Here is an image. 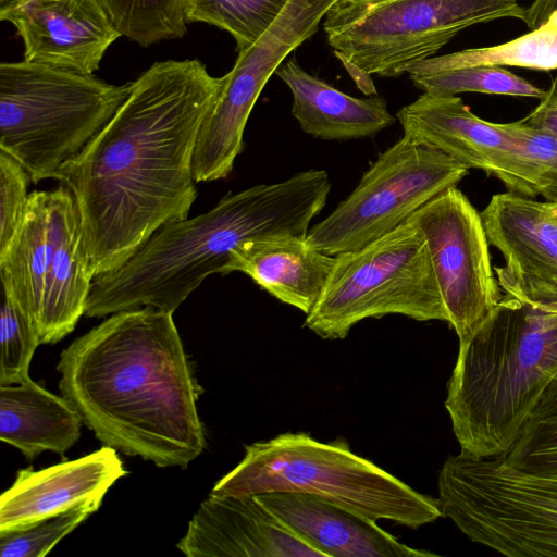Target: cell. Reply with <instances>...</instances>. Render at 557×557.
Listing matches in <instances>:
<instances>
[{
  "instance_id": "1",
  "label": "cell",
  "mask_w": 557,
  "mask_h": 557,
  "mask_svg": "<svg viewBox=\"0 0 557 557\" xmlns=\"http://www.w3.org/2000/svg\"><path fill=\"white\" fill-rule=\"evenodd\" d=\"M223 85L197 60L153 63L52 178L73 194L95 277L120 268L197 198L193 154Z\"/></svg>"
},
{
  "instance_id": "2",
  "label": "cell",
  "mask_w": 557,
  "mask_h": 557,
  "mask_svg": "<svg viewBox=\"0 0 557 557\" xmlns=\"http://www.w3.org/2000/svg\"><path fill=\"white\" fill-rule=\"evenodd\" d=\"M57 370L62 396L103 445L161 468L185 469L203 451L201 388L173 313H113L67 346Z\"/></svg>"
},
{
  "instance_id": "3",
  "label": "cell",
  "mask_w": 557,
  "mask_h": 557,
  "mask_svg": "<svg viewBox=\"0 0 557 557\" xmlns=\"http://www.w3.org/2000/svg\"><path fill=\"white\" fill-rule=\"evenodd\" d=\"M324 170H306L272 184L226 194L212 209L162 225L120 268L94 278L85 315L151 307L174 313L206 277L224 275L230 253L246 242L307 237L326 205Z\"/></svg>"
},
{
  "instance_id": "4",
  "label": "cell",
  "mask_w": 557,
  "mask_h": 557,
  "mask_svg": "<svg viewBox=\"0 0 557 557\" xmlns=\"http://www.w3.org/2000/svg\"><path fill=\"white\" fill-rule=\"evenodd\" d=\"M557 374V306L503 298L459 345L445 407L460 451L504 455Z\"/></svg>"
},
{
  "instance_id": "5",
  "label": "cell",
  "mask_w": 557,
  "mask_h": 557,
  "mask_svg": "<svg viewBox=\"0 0 557 557\" xmlns=\"http://www.w3.org/2000/svg\"><path fill=\"white\" fill-rule=\"evenodd\" d=\"M297 492L324 498L372 521L418 529L443 517L438 498L421 494L338 438L287 432L245 445V456L211 494Z\"/></svg>"
},
{
  "instance_id": "6",
  "label": "cell",
  "mask_w": 557,
  "mask_h": 557,
  "mask_svg": "<svg viewBox=\"0 0 557 557\" xmlns=\"http://www.w3.org/2000/svg\"><path fill=\"white\" fill-rule=\"evenodd\" d=\"M132 83L109 84L39 63L0 64V149L16 159L32 183L52 178L109 123Z\"/></svg>"
},
{
  "instance_id": "7",
  "label": "cell",
  "mask_w": 557,
  "mask_h": 557,
  "mask_svg": "<svg viewBox=\"0 0 557 557\" xmlns=\"http://www.w3.org/2000/svg\"><path fill=\"white\" fill-rule=\"evenodd\" d=\"M0 277L33 320L40 344L58 343L75 329L95 274L67 187L29 194L23 222L0 256Z\"/></svg>"
},
{
  "instance_id": "8",
  "label": "cell",
  "mask_w": 557,
  "mask_h": 557,
  "mask_svg": "<svg viewBox=\"0 0 557 557\" xmlns=\"http://www.w3.org/2000/svg\"><path fill=\"white\" fill-rule=\"evenodd\" d=\"M524 15L517 0H338L323 29L339 61L399 77L470 26Z\"/></svg>"
},
{
  "instance_id": "9",
  "label": "cell",
  "mask_w": 557,
  "mask_h": 557,
  "mask_svg": "<svg viewBox=\"0 0 557 557\" xmlns=\"http://www.w3.org/2000/svg\"><path fill=\"white\" fill-rule=\"evenodd\" d=\"M387 314L447 322L425 240L409 221L359 249L336 255L304 325L322 338L343 339L360 321Z\"/></svg>"
},
{
  "instance_id": "10",
  "label": "cell",
  "mask_w": 557,
  "mask_h": 557,
  "mask_svg": "<svg viewBox=\"0 0 557 557\" xmlns=\"http://www.w3.org/2000/svg\"><path fill=\"white\" fill-rule=\"evenodd\" d=\"M437 486L443 516L471 541L510 557L557 556V478L460 451L444 461Z\"/></svg>"
},
{
  "instance_id": "11",
  "label": "cell",
  "mask_w": 557,
  "mask_h": 557,
  "mask_svg": "<svg viewBox=\"0 0 557 557\" xmlns=\"http://www.w3.org/2000/svg\"><path fill=\"white\" fill-rule=\"evenodd\" d=\"M468 172L443 152L403 136L379 154L349 196L309 228L306 239L330 256L359 249L457 186Z\"/></svg>"
},
{
  "instance_id": "12",
  "label": "cell",
  "mask_w": 557,
  "mask_h": 557,
  "mask_svg": "<svg viewBox=\"0 0 557 557\" xmlns=\"http://www.w3.org/2000/svg\"><path fill=\"white\" fill-rule=\"evenodd\" d=\"M407 221L425 240L447 323L463 344L503 298L481 212L455 186Z\"/></svg>"
},
{
  "instance_id": "13",
  "label": "cell",
  "mask_w": 557,
  "mask_h": 557,
  "mask_svg": "<svg viewBox=\"0 0 557 557\" xmlns=\"http://www.w3.org/2000/svg\"><path fill=\"white\" fill-rule=\"evenodd\" d=\"M338 0H288L273 24L223 76L219 96L199 131L193 160L201 171L227 176L243 150L244 131L269 78L285 58L311 38Z\"/></svg>"
},
{
  "instance_id": "14",
  "label": "cell",
  "mask_w": 557,
  "mask_h": 557,
  "mask_svg": "<svg viewBox=\"0 0 557 557\" xmlns=\"http://www.w3.org/2000/svg\"><path fill=\"white\" fill-rule=\"evenodd\" d=\"M396 119L410 141L494 175L508 191L539 195L535 169L515 137L502 123L476 116L460 97L423 92Z\"/></svg>"
},
{
  "instance_id": "15",
  "label": "cell",
  "mask_w": 557,
  "mask_h": 557,
  "mask_svg": "<svg viewBox=\"0 0 557 557\" xmlns=\"http://www.w3.org/2000/svg\"><path fill=\"white\" fill-rule=\"evenodd\" d=\"M490 245L504 257L494 268L505 294L534 306H557L555 205L512 191L494 195L481 212Z\"/></svg>"
},
{
  "instance_id": "16",
  "label": "cell",
  "mask_w": 557,
  "mask_h": 557,
  "mask_svg": "<svg viewBox=\"0 0 557 557\" xmlns=\"http://www.w3.org/2000/svg\"><path fill=\"white\" fill-rule=\"evenodd\" d=\"M0 20L16 28L24 60L82 74L121 37L98 0H17Z\"/></svg>"
},
{
  "instance_id": "17",
  "label": "cell",
  "mask_w": 557,
  "mask_h": 557,
  "mask_svg": "<svg viewBox=\"0 0 557 557\" xmlns=\"http://www.w3.org/2000/svg\"><path fill=\"white\" fill-rule=\"evenodd\" d=\"M176 547L188 557H326L256 495L210 493Z\"/></svg>"
},
{
  "instance_id": "18",
  "label": "cell",
  "mask_w": 557,
  "mask_h": 557,
  "mask_svg": "<svg viewBox=\"0 0 557 557\" xmlns=\"http://www.w3.org/2000/svg\"><path fill=\"white\" fill-rule=\"evenodd\" d=\"M127 473L116 449L107 445L44 469H21L0 497V535L28 529L86 500L103 498Z\"/></svg>"
},
{
  "instance_id": "19",
  "label": "cell",
  "mask_w": 557,
  "mask_h": 557,
  "mask_svg": "<svg viewBox=\"0 0 557 557\" xmlns=\"http://www.w3.org/2000/svg\"><path fill=\"white\" fill-rule=\"evenodd\" d=\"M256 496L285 525L326 557L436 556L399 542L375 521L319 496L297 492Z\"/></svg>"
},
{
  "instance_id": "20",
  "label": "cell",
  "mask_w": 557,
  "mask_h": 557,
  "mask_svg": "<svg viewBox=\"0 0 557 557\" xmlns=\"http://www.w3.org/2000/svg\"><path fill=\"white\" fill-rule=\"evenodd\" d=\"M335 256L299 236L250 240L230 253L224 275L238 271L271 296L306 315L314 308L331 275Z\"/></svg>"
},
{
  "instance_id": "21",
  "label": "cell",
  "mask_w": 557,
  "mask_h": 557,
  "mask_svg": "<svg viewBox=\"0 0 557 557\" xmlns=\"http://www.w3.org/2000/svg\"><path fill=\"white\" fill-rule=\"evenodd\" d=\"M275 74L292 92L293 116L300 128L314 138L350 140L372 137L396 121L383 97L349 96L309 74L295 60L282 64Z\"/></svg>"
},
{
  "instance_id": "22",
  "label": "cell",
  "mask_w": 557,
  "mask_h": 557,
  "mask_svg": "<svg viewBox=\"0 0 557 557\" xmlns=\"http://www.w3.org/2000/svg\"><path fill=\"white\" fill-rule=\"evenodd\" d=\"M82 423L67 399L30 377L0 385V438L29 460L47 450L63 455L78 441Z\"/></svg>"
},
{
  "instance_id": "23",
  "label": "cell",
  "mask_w": 557,
  "mask_h": 557,
  "mask_svg": "<svg viewBox=\"0 0 557 557\" xmlns=\"http://www.w3.org/2000/svg\"><path fill=\"white\" fill-rule=\"evenodd\" d=\"M504 65L540 71L557 70V12L541 27L508 42L431 57L411 66L425 71H442Z\"/></svg>"
},
{
  "instance_id": "24",
  "label": "cell",
  "mask_w": 557,
  "mask_h": 557,
  "mask_svg": "<svg viewBox=\"0 0 557 557\" xmlns=\"http://www.w3.org/2000/svg\"><path fill=\"white\" fill-rule=\"evenodd\" d=\"M500 461L517 471L557 478V374L550 380Z\"/></svg>"
},
{
  "instance_id": "25",
  "label": "cell",
  "mask_w": 557,
  "mask_h": 557,
  "mask_svg": "<svg viewBox=\"0 0 557 557\" xmlns=\"http://www.w3.org/2000/svg\"><path fill=\"white\" fill-rule=\"evenodd\" d=\"M413 85L440 96L482 92L543 99L546 91L500 66H467L442 71H425L410 66L407 71Z\"/></svg>"
},
{
  "instance_id": "26",
  "label": "cell",
  "mask_w": 557,
  "mask_h": 557,
  "mask_svg": "<svg viewBox=\"0 0 557 557\" xmlns=\"http://www.w3.org/2000/svg\"><path fill=\"white\" fill-rule=\"evenodd\" d=\"M288 0H184L187 23H207L226 30L237 52L255 44Z\"/></svg>"
},
{
  "instance_id": "27",
  "label": "cell",
  "mask_w": 557,
  "mask_h": 557,
  "mask_svg": "<svg viewBox=\"0 0 557 557\" xmlns=\"http://www.w3.org/2000/svg\"><path fill=\"white\" fill-rule=\"evenodd\" d=\"M121 36L148 47L186 34L184 0H98Z\"/></svg>"
},
{
  "instance_id": "28",
  "label": "cell",
  "mask_w": 557,
  "mask_h": 557,
  "mask_svg": "<svg viewBox=\"0 0 557 557\" xmlns=\"http://www.w3.org/2000/svg\"><path fill=\"white\" fill-rule=\"evenodd\" d=\"M40 345L28 313L4 289L0 312V385L18 384L29 379V366Z\"/></svg>"
},
{
  "instance_id": "29",
  "label": "cell",
  "mask_w": 557,
  "mask_h": 557,
  "mask_svg": "<svg viewBox=\"0 0 557 557\" xmlns=\"http://www.w3.org/2000/svg\"><path fill=\"white\" fill-rule=\"evenodd\" d=\"M103 498L97 497L35 525L0 535L2 557H42L63 537L96 512Z\"/></svg>"
},
{
  "instance_id": "30",
  "label": "cell",
  "mask_w": 557,
  "mask_h": 557,
  "mask_svg": "<svg viewBox=\"0 0 557 557\" xmlns=\"http://www.w3.org/2000/svg\"><path fill=\"white\" fill-rule=\"evenodd\" d=\"M29 182L26 169L0 149V256L8 250L23 222Z\"/></svg>"
},
{
  "instance_id": "31",
  "label": "cell",
  "mask_w": 557,
  "mask_h": 557,
  "mask_svg": "<svg viewBox=\"0 0 557 557\" xmlns=\"http://www.w3.org/2000/svg\"><path fill=\"white\" fill-rule=\"evenodd\" d=\"M502 125L534 165L539 195L557 206V136L532 128L521 121Z\"/></svg>"
},
{
  "instance_id": "32",
  "label": "cell",
  "mask_w": 557,
  "mask_h": 557,
  "mask_svg": "<svg viewBox=\"0 0 557 557\" xmlns=\"http://www.w3.org/2000/svg\"><path fill=\"white\" fill-rule=\"evenodd\" d=\"M520 121L532 128L557 136V76L540 104Z\"/></svg>"
},
{
  "instance_id": "33",
  "label": "cell",
  "mask_w": 557,
  "mask_h": 557,
  "mask_svg": "<svg viewBox=\"0 0 557 557\" xmlns=\"http://www.w3.org/2000/svg\"><path fill=\"white\" fill-rule=\"evenodd\" d=\"M555 12H557V0H534L525 9L523 22L533 30L545 24Z\"/></svg>"
},
{
  "instance_id": "34",
  "label": "cell",
  "mask_w": 557,
  "mask_h": 557,
  "mask_svg": "<svg viewBox=\"0 0 557 557\" xmlns=\"http://www.w3.org/2000/svg\"><path fill=\"white\" fill-rule=\"evenodd\" d=\"M341 62L347 70L350 77L356 83L357 87L366 96L376 95V89H375L374 83H373L370 74H367L366 72L359 70L357 66H355L351 63H348L346 61H341Z\"/></svg>"
},
{
  "instance_id": "35",
  "label": "cell",
  "mask_w": 557,
  "mask_h": 557,
  "mask_svg": "<svg viewBox=\"0 0 557 557\" xmlns=\"http://www.w3.org/2000/svg\"><path fill=\"white\" fill-rule=\"evenodd\" d=\"M16 2L17 0H0V14L10 10Z\"/></svg>"
},
{
  "instance_id": "36",
  "label": "cell",
  "mask_w": 557,
  "mask_h": 557,
  "mask_svg": "<svg viewBox=\"0 0 557 557\" xmlns=\"http://www.w3.org/2000/svg\"><path fill=\"white\" fill-rule=\"evenodd\" d=\"M555 213H556V216H557V206L555 205Z\"/></svg>"
}]
</instances>
